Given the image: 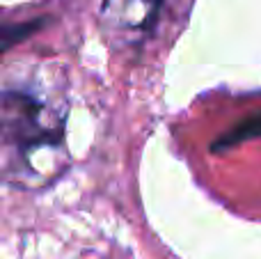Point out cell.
<instances>
[{"label":"cell","mask_w":261,"mask_h":259,"mask_svg":"<svg viewBox=\"0 0 261 259\" xmlns=\"http://www.w3.org/2000/svg\"><path fill=\"white\" fill-rule=\"evenodd\" d=\"M64 117L55 92L32 83H7L3 90L5 179L12 186H44L64 168Z\"/></svg>","instance_id":"1"},{"label":"cell","mask_w":261,"mask_h":259,"mask_svg":"<svg viewBox=\"0 0 261 259\" xmlns=\"http://www.w3.org/2000/svg\"><path fill=\"white\" fill-rule=\"evenodd\" d=\"M161 0H106L103 18L119 30H144L153 21Z\"/></svg>","instance_id":"2"},{"label":"cell","mask_w":261,"mask_h":259,"mask_svg":"<svg viewBox=\"0 0 261 259\" xmlns=\"http://www.w3.org/2000/svg\"><path fill=\"white\" fill-rule=\"evenodd\" d=\"M254 138H261V110L250 117L241 119L239 124L229 128L220 140L213 142V149H229V147H236L239 142H245V140H254Z\"/></svg>","instance_id":"3"},{"label":"cell","mask_w":261,"mask_h":259,"mask_svg":"<svg viewBox=\"0 0 261 259\" xmlns=\"http://www.w3.org/2000/svg\"><path fill=\"white\" fill-rule=\"evenodd\" d=\"M41 21H32V23H21V25H7L3 30V50H9V46L16 44L18 39H23V35L39 30Z\"/></svg>","instance_id":"4"}]
</instances>
